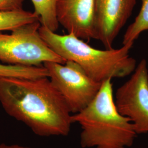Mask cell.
<instances>
[{"mask_svg": "<svg viewBox=\"0 0 148 148\" xmlns=\"http://www.w3.org/2000/svg\"><path fill=\"white\" fill-rule=\"evenodd\" d=\"M37 21H39V18L34 12L24 10L0 12V32L11 31L16 27Z\"/></svg>", "mask_w": 148, "mask_h": 148, "instance_id": "cell-12", "label": "cell"}, {"mask_svg": "<svg viewBox=\"0 0 148 148\" xmlns=\"http://www.w3.org/2000/svg\"><path fill=\"white\" fill-rule=\"evenodd\" d=\"M24 0H0V12L21 11Z\"/></svg>", "mask_w": 148, "mask_h": 148, "instance_id": "cell-13", "label": "cell"}, {"mask_svg": "<svg viewBox=\"0 0 148 148\" xmlns=\"http://www.w3.org/2000/svg\"><path fill=\"white\" fill-rule=\"evenodd\" d=\"M48 76L47 70L43 66H21L0 64V77L35 79Z\"/></svg>", "mask_w": 148, "mask_h": 148, "instance_id": "cell-11", "label": "cell"}, {"mask_svg": "<svg viewBox=\"0 0 148 148\" xmlns=\"http://www.w3.org/2000/svg\"><path fill=\"white\" fill-rule=\"evenodd\" d=\"M34 6V13L38 16L41 25L52 32L58 29L56 15L57 0H31Z\"/></svg>", "mask_w": 148, "mask_h": 148, "instance_id": "cell-9", "label": "cell"}, {"mask_svg": "<svg viewBox=\"0 0 148 148\" xmlns=\"http://www.w3.org/2000/svg\"><path fill=\"white\" fill-rule=\"evenodd\" d=\"M111 80L103 82L90 104L72 115L73 123L81 129L82 148H130L137 136L130 120L117 109Z\"/></svg>", "mask_w": 148, "mask_h": 148, "instance_id": "cell-2", "label": "cell"}, {"mask_svg": "<svg viewBox=\"0 0 148 148\" xmlns=\"http://www.w3.org/2000/svg\"><path fill=\"white\" fill-rule=\"evenodd\" d=\"M39 33L54 52L65 61L77 64L98 82L126 77L132 74L137 66L136 60L129 54L133 45L102 50L92 47L72 33L59 35L42 25Z\"/></svg>", "mask_w": 148, "mask_h": 148, "instance_id": "cell-3", "label": "cell"}, {"mask_svg": "<svg viewBox=\"0 0 148 148\" xmlns=\"http://www.w3.org/2000/svg\"><path fill=\"white\" fill-rule=\"evenodd\" d=\"M142 6L134 21L124 34L122 45H133L140 34L148 31V0H141Z\"/></svg>", "mask_w": 148, "mask_h": 148, "instance_id": "cell-10", "label": "cell"}, {"mask_svg": "<svg viewBox=\"0 0 148 148\" xmlns=\"http://www.w3.org/2000/svg\"><path fill=\"white\" fill-rule=\"evenodd\" d=\"M41 25L37 21L16 27L10 34L0 32V60L21 66H40L45 62L65 63L66 61L41 36Z\"/></svg>", "mask_w": 148, "mask_h": 148, "instance_id": "cell-4", "label": "cell"}, {"mask_svg": "<svg viewBox=\"0 0 148 148\" xmlns=\"http://www.w3.org/2000/svg\"><path fill=\"white\" fill-rule=\"evenodd\" d=\"M117 109L132 123L137 134L148 133V68L143 59L131 77L115 92Z\"/></svg>", "mask_w": 148, "mask_h": 148, "instance_id": "cell-6", "label": "cell"}, {"mask_svg": "<svg viewBox=\"0 0 148 148\" xmlns=\"http://www.w3.org/2000/svg\"><path fill=\"white\" fill-rule=\"evenodd\" d=\"M0 148H32L24 147L18 144H7L5 143L0 144Z\"/></svg>", "mask_w": 148, "mask_h": 148, "instance_id": "cell-14", "label": "cell"}, {"mask_svg": "<svg viewBox=\"0 0 148 148\" xmlns=\"http://www.w3.org/2000/svg\"><path fill=\"white\" fill-rule=\"evenodd\" d=\"M0 103L40 137L66 136L73 123L68 106L47 77H0Z\"/></svg>", "mask_w": 148, "mask_h": 148, "instance_id": "cell-1", "label": "cell"}, {"mask_svg": "<svg viewBox=\"0 0 148 148\" xmlns=\"http://www.w3.org/2000/svg\"><path fill=\"white\" fill-rule=\"evenodd\" d=\"M56 15L69 33L84 41L95 39V0H57Z\"/></svg>", "mask_w": 148, "mask_h": 148, "instance_id": "cell-8", "label": "cell"}, {"mask_svg": "<svg viewBox=\"0 0 148 148\" xmlns=\"http://www.w3.org/2000/svg\"><path fill=\"white\" fill-rule=\"evenodd\" d=\"M48 78L62 95L72 114L84 109L93 100L102 83L91 79L77 64L45 62Z\"/></svg>", "mask_w": 148, "mask_h": 148, "instance_id": "cell-5", "label": "cell"}, {"mask_svg": "<svg viewBox=\"0 0 148 148\" xmlns=\"http://www.w3.org/2000/svg\"><path fill=\"white\" fill-rule=\"evenodd\" d=\"M137 0H95V39L106 49L112 48L117 36L132 15Z\"/></svg>", "mask_w": 148, "mask_h": 148, "instance_id": "cell-7", "label": "cell"}]
</instances>
